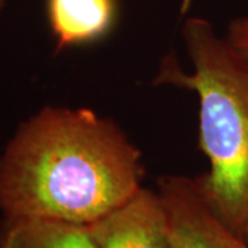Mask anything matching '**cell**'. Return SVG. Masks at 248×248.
Masks as SVG:
<instances>
[{
  "instance_id": "cell-4",
  "label": "cell",
  "mask_w": 248,
  "mask_h": 248,
  "mask_svg": "<svg viewBox=\"0 0 248 248\" xmlns=\"http://www.w3.org/2000/svg\"><path fill=\"white\" fill-rule=\"evenodd\" d=\"M87 229L99 248H175L159 192L143 186Z\"/></svg>"
},
{
  "instance_id": "cell-6",
  "label": "cell",
  "mask_w": 248,
  "mask_h": 248,
  "mask_svg": "<svg viewBox=\"0 0 248 248\" xmlns=\"http://www.w3.org/2000/svg\"><path fill=\"white\" fill-rule=\"evenodd\" d=\"M0 248L99 247L84 225L47 218L1 215Z\"/></svg>"
},
{
  "instance_id": "cell-8",
  "label": "cell",
  "mask_w": 248,
  "mask_h": 248,
  "mask_svg": "<svg viewBox=\"0 0 248 248\" xmlns=\"http://www.w3.org/2000/svg\"><path fill=\"white\" fill-rule=\"evenodd\" d=\"M243 237L248 241V226H247V229L244 231V233H243Z\"/></svg>"
},
{
  "instance_id": "cell-2",
  "label": "cell",
  "mask_w": 248,
  "mask_h": 248,
  "mask_svg": "<svg viewBox=\"0 0 248 248\" xmlns=\"http://www.w3.org/2000/svg\"><path fill=\"white\" fill-rule=\"evenodd\" d=\"M182 39L192 72L169 54L155 83L199 98V148L208 171L197 177L217 217L243 236L248 226V62L204 18H187Z\"/></svg>"
},
{
  "instance_id": "cell-9",
  "label": "cell",
  "mask_w": 248,
  "mask_h": 248,
  "mask_svg": "<svg viewBox=\"0 0 248 248\" xmlns=\"http://www.w3.org/2000/svg\"><path fill=\"white\" fill-rule=\"evenodd\" d=\"M4 3H6V0H0V11H1V9H3Z\"/></svg>"
},
{
  "instance_id": "cell-5",
  "label": "cell",
  "mask_w": 248,
  "mask_h": 248,
  "mask_svg": "<svg viewBox=\"0 0 248 248\" xmlns=\"http://www.w3.org/2000/svg\"><path fill=\"white\" fill-rule=\"evenodd\" d=\"M115 0H47L57 50L95 42L115 24Z\"/></svg>"
},
{
  "instance_id": "cell-7",
  "label": "cell",
  "mask_w": 248,
  "mask_h": 248,
  "mask_svg": "<svg viewBox=\"0 0 248 248\" xmlns=\"http://www.w3.org/2000/svg\"><path fill=\"white\" fill-rule=\"evenodd\" d=\"M225 37L229 45L248 62V16L233 19Z\"/></svg>"
},
{
  "instance_id": "cell-1",
  "label": "cell",
  "mask_w": 248,
  "mask_h": 248,
  "mask_svg": "<svg viewBox=\"0 0 248 248\" xmlns=\"http://www.w3.org/2000/svg\"><path fill=\"white\" fill-rule=\"evenodd\" d=\"M140 149L90 108L45 107L0 155V211L87 226L142 187Z\"/></svg>"
},
{
  "instance_id": "cell-3",
  "label": "cell",
  "mask_w": 248,
  "mask_h": 248,
  "mask_svg": "<svg viewBox=\"0 0 248 248\" xmlns=\"http://www.w3.org/2000/svg\"><path fill=\"white\" fill-rule=\"evenodd\" d=\"M175 248H248V241L217 217L199 179L167 175L157 187Z\"/></svg>"
}]
</instances>
